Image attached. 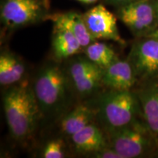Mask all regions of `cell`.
<instances>
[{"mask_svg": "<svg viewBox=\"0 0 158 158\" xmlns=\"http://www.w3.org/2000/svg\"><path fill=\"white\" fill-rule=\"evenodd\" d=\"M62 69L55 64L45 65L37 75L34 93L43 113L56 111L66 98L68 80Z\"/></svg>", "mask_w": 158, "mask_h": 158, "instance_id": "obj_2", "label": "cell"}, {"mask_svg": "<svg viewBox=\"0 0 158 158\" xmlns=\"http://www.w3.org/2000/svg\"><path fill=\"white\" fill-rule=\"evenodd\" d=\"M94 115L95 113L92 108L79 105L63 116L60 122L61 130L64 135L71 137L92 123Z\"/></svg>", "mask_w": 158, "mask_h": 158, "instance_id": "obj_15", "label": "cell"}, {"mask_svg": "<svg viewBox=\"0 0 158 158\" xmlns=\"http://www.w3.org/2000/svg\"><path fill=\"white\" fill-rule=\"evenodd\" d=\"M73 145L80 153L92 154L107 147L102 130L91 123L71 136Z\"/></svg>", "mask_w": 158, "mask_h": 158, "instance_id": "obj_11", "label": "cell"}, {"mask_svg": "<svg viewBox=\"0 0 158 158\" xmlns=\"http://www.w3.org/2000/svg\"><path fill=\"white\" fill-rule=\"evenodd\" d=\"M52 48L54 56L57 59H64L78 54L84 48L70 31L54 26Z\"/></svg>", "mask_w": 158, "mask_h": 158, "instance_id": "obj_13", "label": "cell"}, {"mask_svg": "<svg viewBox=\"0 0 158 158\" xmlns=\"http://www.w3.org/2000/svg\"><path fill=\"white\" fill-rule=\"evenodd\" d=\"M25 73V66L21 59L10 52L0 55V84L2 86L19 82Z\"/></svg>", "mask_w": 158, "mask_h": 158, "instance_id": "obj_16", "label": "cell"}, {"mask_svg": "<svg viewBox=\"0 0 158 158\" xmlns=\"http://www.w3.org/2000/svg\"><path fill=\"white\" fill-rule=\"evenodd\" d=\"M155 138L147 123L133 120L131 123L110 132V147L122 158L145 155L153 147Z\"/></svg>", "mask_w": 158, "mask_h": 158, "instance_id": "obj_4", "label": "cell"}, {"mask_svg": "<svg viewBox=\"0 0 158 158\" xmlns=\"http://www.w3.org/2000/svg\"><path fill=\"white\" fill-rule=\"evenodd\" d=\"M78 1H80V2H82V0H78Z\"/></svg>", "mask_w": 158, "mask_h": 158, "instance_id": "obj_24", "label": "cell"}, {"mask_svg": "<svg viewBox=\"0 0 158 158\" xmlns=\"http://www.w3.org/2000/svg\"><path fill=\"white\" fill-rule=\"evenodd\" d=\"M155 8H156V12H157V19H158V0L157 2L155 4Z\"/></svg>", "mask_w": 158, "mask_h": 158, "instance_id": "obj_23", "label": "cell"}, {"mask_svg": "<svg viewBox=\"0 0 158 158\" xmlns=\"http://www.w3.org/2000/svg\"><path fill=\"white\" fill-rule=\"evenodd\" d=\"M49 0H3L1 21L8 29H18L48 19Z\"/></svg>", "mask_w": 158, "mask_h": 158, "instance_id": "obj_5", "label": "cell"}, {"mask_svg": "<svg viewBox=\"0 0 158 158\" xmlns=\"http://www.w3.org/2000/svg\"><path fill=\"white\" fill-rule=\"evenodd\" d=\"M3 107L13 138L23 141L31 136L40 111L33 89L27 85L10 88L3 96Z\"/></svg>", "mask_w": 158, "mask_h": 158, "instance_id": "obj_1", "label": "cell"}, {"mask_svg": "<svg viewBox=\"0 0 158 158\" xmlns=\"http://www.w3.org/2000/svg\"><path fill=\"white\" fill-rule=\"evenodd\" d=\"M146 38L133 45L128 60L137 78H150L158 76V41Z\"/></svg>", "mask_w": 158, "mask_h": 158, "instance_id": "obj_8", "label": "cell"}, {"mask_svg": "<svg viewBox=\"0 0 158 158\" xmlns=\"http://www.w3.org/2000/svg\"><path fill=\"white\" fill-rule=\"evenodd\" d=\"M146 37H149V38L155 39L158 41V29H153L152 31H150L147 35H145Z\"/></svg>", "mask_w": 158, "mask_h": 158, "instance_id": "obj_21", "label": "cell"}, {"mask_svg": "<svg viewBox=\"0 0 158 158\" xmlns=\"http://www.w3.org/2000/svg\"><path fill=\"white\" fill-rule=\"evenodd\" d=\"M145 122L158 141V84L141 90L138 94Z\"/></svg>", "mask_w": 158, "mask_h": 158, "instance_id": "obj_14", "label": "cell"}, {"mask_svg": "<svg viewBox=\"0 0 158 158\" xmlns=\"http://www.w3.org/2000/svg\"><path fill=\"white\" fill-rule=\"evenodd\" d=\"M86 58L105 70L118 59L113 49L102 42L92 43L85 49Z\"/></svg>", "mask_w": 158, "mask_h": 158, "instance_id": "obj_17", "label": "cell"}, {"mask_svg": "<svg viewBox=\"0 0 158 158\" xmlns=\"http://www.w3.org/2000/svg\"><path fill=\"white\" fill-rule=\"evenodd\" d=\"M92 155H93L92 157L98 158H122V156L116 152L115 150L111 147L109 149H108L107 147L105 148L100 151L92 154Z\"/></svg>", "mask_w": 158, "mask_h": 158, "instance_id": "obj_19", "label": "cell"}, {"mask_svg": "<svg viewBox=\"0 0 158 158\" xmlns=\"http://www.w3.org/2000/svg\"><path fill=\"white\" fill-rule=\"evenodd\" d=\"M138 103L130 91H114L102 96L99 114L110 132L131 123L136 118Z\"/></svg>", "mask_w": 158, "mask_h": 158, "instance_id": "obj_3", "label": "cell"}, {"mask_svg": "<svg viewBox=\"0 0 158 158\" xmlns=\"http://www.w3.org/2000/svg\"><path fill=\"white\" fill-rule=\"evenodd\" d=\"M104 70L88 58H79L70 64L69 74L75 89L81 95H89L102 84Z\"/></svg>", "mask_w": 158, "mask_h": 158, "instance_id": "obj_9", "label": "cell"}, {"mask_svg": "<svg viewBox=\"0 0 158 158\" xmlns=\"http://www.w3.org/2000/svg\"><path fill=\"white\" fill-rule=\"evenodd\" d=\"M89 31L94 40H108L123 45L116 17L102 5H97L83 15Z\"/></svg>", "mask_w": 158, "mask_h": 158, "instance_id": "obj_7", "label": "cell"}, {"mask_svg": "<svg viewBox=\"0 0 158 158\" xmlns=\"http://www.w3.org/2000/svg\"><path fill=\"white\" fill-rule=\"evenodd\" d=\"M118 16L137 35H147L152 31L157 19L155 5L149 0H137L121 6L118 11Z\"/></svg>", "mask_w": 158, "mask_h": 158, "instance_id": "obj_6", "label": "cell"}, {"mask_svg": "<svg viewBox=\"0 0 158 158\" xmlns=\"http://www.w3.org/2000/svg\"><path fill=\"white\" fill-rule=\"evenodd\" d=\"M43 157L45 158H63L64 157V142L61 139L50 141L43 149Z\"/></svg>", "mask_w": 158, "mask_h": 158, "instance_id": "obj_18", "label": "cell"}, {"mask_svg": "<svg viewBox=\"0 0 158 158\" xmlns=\"http://www.w3.org/2000/svg\"><path fill=\"white\" fill-rule=\"evenodd\" d=\"M108 2L114 4V5H125L127 4L131 3L133 2L137 1V0H107Z\"/></svg>", "mask_w": 158, "mask_h": 158, "instance_id": "obj_20", "label": "cell"}, {"mask_svg": "<svg viewBox=\"0 0 158 158\" xmlns=\"http://www.w3.org/2000/svg\"><path fill=\"white\" fill-rule=\"evenodd\" d=\"M48 19H51L56 27H63L68 29L78 40L83 48L95 41L89 31L84 22L83 15L76 12H68L60 14L48 15Z\"/></svg>", "mask_w": 158, "mask_h": 158, "instance_id": "obj_12", "label": "cell"}, {"mask_svg": "<svg viewBox=\"0 0 158 158\" xmlns=\"http://www.w3.org/2000/svg\"><path fill=\"white\" fill-rule=\"evenodd\" d=\"M137 76L128 60L117 59L104 70L102 83L114 91H130Z\"/></svg>", "mask_w": 158, "mask_h": 158, "instance_id": "obj_10", "label": "cell"}, {"mask_svg": "<svg viewBox=\"0 0 158 158\" xmlns=\"http://www.w3.org/2000/svg\"><path fill=\"white\" fill-rule=\"evenodd\" d=\"M98 2V0H82V2L85 4H93Z\"/></svg>", "mask_w": 158, "mask_h": 158, "instance_id": "obj_22", "label": "cell"}]
</instances>
